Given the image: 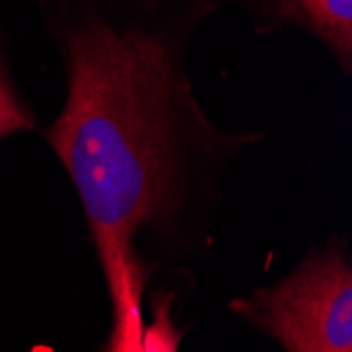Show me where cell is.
<instances>
[{
    "instance_id": "obj_1",
    "label": "cell",
    "mask_w": 352,
    "mask_h": 352,
    "mask_svg": "<svg viewBox=\"0 0 352 352\" xmlns=\"http://www.w3.org/2000/svg\"><path fill=\"white\" fill-rule=\"evenodd\" d=\"M68 98L49 142L74 182L114 308L104 352H142L144 230L175 223L207 195L219 135L201 112L171 32L87 0L55 15Z\"/></svg>"
},
{
    "instance_id": "obj_2",
    "label": "cell",
    "mask_w": 352,
    "mask_h": 352,
    "mask_svg": "<svg viewBox=\"0 0 352 352\" xmlns=\"http://www.w3.org/2000/svg\"><path fill=\"white\" fill-rule=\"evenodd\" d=\"M234 308L287 352H352V270L333 251Z\"/></svg>"
},
{
    "instance_id": "obj_3",
    "label": "cell",
    "mask_w": 352,
    "mask_h": 352,
    "mask_svg": "<svg viewBox=\"0 0 352 352\" xmlns=\"http://www.w3.org/2000/svg\"><path fill=\"white\" fill-rule=\"evenodd\" d=\"M278 9L312 30L346 63L352 55V0H276Z\"/></svg>"
},
{
    "instance_id": "obj_4",
    "label": "cell",
    "mask_w": 352,
    "mask_h": 352,
    "mask_svg": "<svg viewBox=\"0 0 352 352\" xmlns=\"http://www.w3.org/2000/svg\"><path fill=\"white\" fill-rule=\"evenodd\" d=\"M171 294H156L152 298L154 321L144 327L142 333V352H177L184 331L173 325L171 318Z\"/></svg>"
},
{
    "instance_id": "obj_5",
    "label": "cell",
    "mask_w": 352,
    "mask_h": 352,
    "mask_svg": "<svg viewBox=\"0 0 352 352\" xmlns=\"http://www.w3.org/2000/svg\"><path fill=\"white\" fill-rule=\"evenodd\" d=\"M34 126L30 112L17 98V91L7 74L5 61L0 57V140L19 131H30Z\"/></svg>"
}]
</instances>
